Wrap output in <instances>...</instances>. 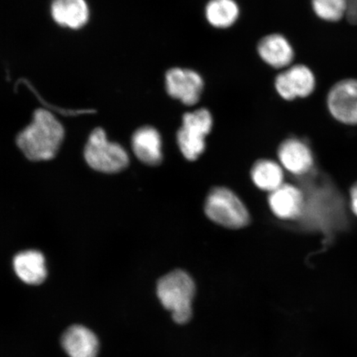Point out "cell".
I'll return each mask as SVG.
<instances>
[{"label": "cell", "mask_w": 357, "mask_h": 357, "mask_svg": "<svg viewBox=\"0 0 357 357\" xmlns=\"http://www.w3.org/2000/svg\"><path fill=\"white\" fill-rule=\"evenodd\" d=\"M64 138V128L48 111L34 112L33 122L17 136L16 142L26 158L33 162L51 160Z\"/></svg>", "instance_id": "cell-1"}, {"label": "cell", "mask_w": 357, "mask_h": 357, "mask_svg": "<svg viewBox=\"0 0 357 357\" xmlns=\"http://www.w3.org/2000/svg\"><path fill=\"white\" fill-rule=\"evenodd\" d=\"M156 293L160 303L169 311L176 324H185L192 318V301L195 284L188 273L176 270L160 279Z\"/></svg>", "instance_id": "cell-2"}, {"label": "cell", "mask_w": 357, "mask_h": 357, "mask_svg": "<svg viewBox=\"0 0 357 357\" xmlns=\"http://www.w3.org/2000/svg\"><path fill=\"white\" fill-rule=\"evenodd\" d=\"M213 126V114L206 108L188 112L183 116L182 126L177 132V142L187 160H197L204 153L206 137Z\"/></svg>", "instance_id": "cell-3"}, {"label": "cell", "mask_w": 357, "mask_h": 357, "mask_svg": "<svg viewBox=\"0 0 357 357\" xmlns=\"http://www.w3.org/2000/svg\"><path fill=\"white\" fill-rule=\"evenodd\" d=\"M84 158L89 166L102 173H117L128 167L129 158L121 145L110 142L100 128H97L89 137Z\"/></svg>", "instance_id": "cell-4"}, {"label": "cell", "mask_w": 357, "mask_h": 357, "mask_svg": "<svg viewBox=\"0 0 357 357\" xmlns=\"http://www.w3.org/2000/svg\"><path fill=\"white\" fill-rule=\"evenodd\" d=\"M205 213L209 220L229 229H242L250 222L248 211L242 201L233 191L223 187H218L209 193Z\"/></svg>", "instance_id": "cell-5"}, {"label": "cell", "mask_w": 357, "mask_h": 357, "mask_svg": "<svg viewBox=\"0 0 357 357\" xmlns=\"http://www.w3.org/2000/svg\"><path fill=\"white\" fill-rule=\"evenodd\" d=\"M316 77L310 67L292 65L276 75L274 87L278 96L287 101L305 99L314 92Z\"/></svg>", "instance_id": "cell-6"}, {"label": "cell", "mask_w": 357, "mask_h": 357, "mask_svg": "<svg viewBox=\"0 0 357 357\" xmlns=\"http://www.w3.org/2000/svg\"><path fill=\"white\" fill-rule=\"evenodd\" d=\"M327 107L337 121L357 125V79H342L333 84L327 96Z\"/></svg>", "instance_id": "cell-7"}, {"label": "cell", "mask_w": 357, "mask_h": 357, "mask_svg": "<svg viewBox=\"0 0 357 357\" xmlns=\"http://www.w3.org/2000/svg\"><path fill=\"white\" fill-rule=\"evenodd\" d=\"M168 95L182 104L193 106L198 104L204 89V80L197 71L175 67L166 74Z\"/></svg>", "instance_id": "cell-8"}, {"label": "cell", "mask_w": 357, "mask_h": 357, "mask_svg": "<svg viewBox=\"0 0 357 357\" xmlns=\"http://www.w3.org/2000/svg\"><path fill=\"white\" fill-rule=\"evenodd\" d=\"M257 53L267 66L282 70L292 66L296 55L291 43L280 33L263 37L257 44Z\"/></svg>", "instance_id": "cell-9"}, {"label": "cell", "mask_w": 357, "mask_h": 357, "mask_svg": "<svg viewBox=\"0 0 357 357\" xmlns=\"http://www.w3.org/2000/svg\"><path fill=\"white\" fill-rule=\"evenodd\" d=\"M268 202L271 211L281 220H296L305 211V194L292 185L283 184L271 192Z\"/></svg>", "instance_id": "cell-10"}, {"label": "cell", "mask_w": 357, "mask_h": 357, "mask_svg": "<svg viewBox=\"0 0 357 357\" xmlns=\"http://www.w3.org/2000/svg\"><path fill=\"white\" fill-rule=\"evenodd\" d=\"M278 156L282 166L294 175H305L314 166V156L309 146L298 138L284 140L279 147Z\"/></svg>", "instance_id": "cell-11"}, {"label": "cell", "mask_w": 357, "mask_h": 357, "mask_svg": "<svg viewBox=\"0 0 357 357\" xmlns=\"http://www.w3.org/2000/svg\"><path fill=\"white\" fill-rule=\"evenodd\" d=\"M61 345L70 357H96L100 347L96 334L80 325L66 330L62 335Z\"/></svg>", "instance_id": "cell-12"}, {"label": "cell", "mask_w": 357, "mask_h": 357, "mask_svg": "<svg viewBox=\"0 0 357 357\" xmlns=\"http://www.w3.org/2000/svg\"><path fill=\"white\" fill-rule=\"evenodd\" d=\"M134 153L141 162L158 166L162 160V138L153 127H142L134 132L132 139Z\"/></svg>", "instance_id": "cell-13"}, {"label": "cell", "mask_w": 357, "mask_h": 357, "mask_svg": "<svg viewBox=\"0 0 357 357\" xmlns=\"http://www.w3.org/2000/svg\"><path fill=\"white\" fill-rule=\"evenodd\" d=\"M51 12L58 24L73 29L82 28L89 17L84 0H53Z\"/></svg>", "instance_id": "cell-14"}, {"label": "cell", "mask_w": 357, "mask_h": 357, "mask_svg": "<svg viewBox=\"0 0 357 357\" xmlns=\"http://www.w3.org/2000/svg\"><path fill=\"white\" fill-rule=\"evenodd\" d=\"M13 267L19 278L29 284H41L47 272L43 254L38 251H26L13 259Z\"/></svg>", "instance_id": "cell-15"}, {"label": "cell", "mask_w": 357, "mask_h": 357, "mask_svg": "<svg viewBox=\"0 0 357 357\" xmlns=\"http://www.w3.org/2000/svg\"><path fill=\"white\" fill-rule=\"evenodd\" d=\"M240 15V6L236 0H209L204 8L208 24L217 29L231 28Z\"/></svg>", "instance_id": "cell-16"}, {"label": "cell", "mask_w": 357, "mask_h": 357, "mask_svg": "<svg viewBox=\"0 0 357 357\" xmlns=\"http://www.w3.org/2000/svg\"><path fill=\"white\" fill-rule=\"evenodd\" d=\"M252 178L259 189L271 193L283 185L282 169L273 160H261L252 169Z\"/></svg>", "instance_id": "cell-17"}, {"label": "cell", "mask_w": 357, "mask_h": 357, "mask_svg": "<svg viewBox=\"0 0 357 357\" xmlns=\"http://www.w3.org/2000/svg\"><path fill=\"white\" fill-rule=\"evenodd\" d=\"M314 15L326 22H335L346 17L347 0H311Z\"/></svg>", "instance_id": "cell-18"}, {"label": "cell", "mask_w": 357, "mask_h": 357, "mask_svg": "<svg viewBox=\"0 0 357 357\" xmlns=\"http://www.w3.org/2000/svg\"><path fill=\"white\" fill-rule=\"evenodd\" d=\"M346 19L352 25H357V0H347Z\"/></svg>", "instance_id": "cell-19"}, {"label": "cell", "mask_w": 357, "mask_h": 357, "mask_svg": "<svg viewBox=\"0 0 357 357\" xmlns=\"http://www.w3.org/2000/svg\"><path fill=\"white\" fill-rule=\"evenodd\" d=\"M351 211L357 217V182L350 191Z\"/></svg>", "instance_id": "cell-20"}]
</instances>
